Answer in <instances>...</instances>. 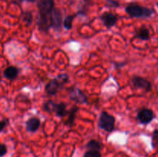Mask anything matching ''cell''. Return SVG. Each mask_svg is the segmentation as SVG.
<instances>
[{
    "label": "cell",
    "instance_id": "cell-1",
    "mask_svg": "<svg viewBox=\"0 0 158 157\" xmlns=\"http://www.w3.org/2000/svg\"><path fill=\"white\" fill-rule=\"evenodd\" d=\"M37 8L39 10V18L37 26L40 32L48 33L49 29L52 28L51 18L55 9L54 0H38Z\"/></svg>",
    "mask_w": 158,
    "mask_h": 157
},
{
    "label": "cell",
    "instance_id": "cell-2",
    "mask_svg": "<svg viewBox=\"0 0 158 157\" xmlns=\"http://www.w3.org/2000/svg\"><path fill=\"white\" fill-rule=\"evenodd\" d=\"M125 12L131 18H147L154 14V10L148 7L142 6L137 3H131L125 8Z\"/></svg>",
    "mask_w": 158,
    "mask_h": 157
},
{
    "label": "cell",
    "instance_id": "cell-3",
    "mask_svg": "<svg viewBox=\"0 0 158 157\" xmlns=\"http://www.w3.org/2000/svg\"><path fill=\"white\" fill-rule=\"evenodd\" d=\"M115 117L106 111H102L99 116L98 127L107 132H112L115 129Z\"/></svg>",
    "mask_w": 158,
    "mask_h": 157
},
{
    "label": "cell",
    "instance_id": "cell-4",
    "mask_svg": "<svg viewBox=\"0 0 158 157\" xmlns=\"http://www.w3.org/2000/svg\"><path fill=\"white\" fill-rule=\"evenodd\" d=\"M69 96L72 101L77 104H87L88 98L86 94L79 88L71 87L69 91Z\"/></svg>",
    "mask_w": 158,
    "mask_h": 157
},
{
    "label": "cell",
    "instance_id": "cell-5",
    "mask_svg": "<svg viewBox=\"0 0 158 157\" xmlns=\"http://www.w3.org/2000/svg\"><path fill=\"white\" fill-rule=\"evenodd\" d=\"M155 118L154 111L148 108H142L137 114V119L142 125H148L151 123Z\"/></svg>",
    "mask_w": 158,
    "mask_h": 157
},
{
    "label": "cell",
    "instance_id": "cell-6",
    "mask_svg": "<svg viewBox=\"0 0 158 157\" xmlns=\"http://www.w3.org/2000/svg\"><path fill=\"white\" fill-rule=\"evenodd\" d=\"M131 83L135 89H143L146 92H150L152 89V84L147 78L139 75H134L131 78Z\"/></svg>",
    "mask_w": 158,
    "mask_h": 157
},
{
    "label": "cell",
    "instance_id": "cell-7",
    "mask_svg": "<svg viewBox=\"0 0 158 157\" xmlns=\"http://www.w3.org/2000/svg\"><path fill=\"white\" fill-rule=\"evenodd\" d=\"M64 83L60 81L57 77L52 78L49 81V83L46 84L45 87V90L47 95H56L57 92L63 89Z\"/></svg>",
    "mask_w": 158,
    "mask_h": 157
},
{
    "label": "cell",
    "instance_id": "cell-8",
    "mask_svg": "<svg viewBox=\"0 0 158 157\" xmlns=\"http://www.w3.org/2000/svg\"><path fill=\"white\" fill-rule=\"evenodd\" d=\"M100 19H101L103 24L107 29H111L116 26L117 21H118V17L117 15L111 12H105L101 15Z\"/></svg>",
    "mask_w": 158,
    "mask_h": 157
},
{
    "label": "cell",
    "instance_id": "cell-9",
    "mask_svg": "<svg viewBox=\"0 0 158 157\" xmlns=\"http://www.w3.org/2000/svg\"><path fill=\"white\" fill-rule=\"evenodd\" d=\"M63 24V14H62L61 10L58 8H55L52 12V18H51L52 28L55 31H60Z\"/></svg>",
    "mask_w": 158,
    "mask_h": 157
},
{
    "label": "cell",
    "instance_id": "cell-10",
    "mask_svg": "<svg viewBox=\"0 0 158 157\" xmlns=\"http://www.w3.org/2000/svg\"><path fill=\"white\" fill-rule=\"evenodd\" d=\"M40 125H41V121L40 119L37 117H32L26 122V129L29 132L34 133L38 130L39 128L40 127Z\"/></svg>",
    "mask_w": 158,
    "mask_h": 157
},
{
    "label": "cell",
    "instance_id": "cell-11",
    "mask_svg": "<svg viewBox=\"0 0 158 157\" xmlns=\"http://www.w3.org/2000/svg\"><path fill=\"white\" fill-rule=\"evenodd\" d=\"M79 107L77 106H73L70 108L69 110H68V114H67V119H66V121L65 123V125L67 126L69 128H72L73 126L75 125V120L76 117H77V113L79 111Z\"/></svg>",
    "mask_w": 158,
    "mask_h": 157
},
{
    "label": "cell",
    "instance_id": "cell-12",
    "mask_svg": "<svg viewBox=\"0 0 158 157\" xmlns=\"http://www.w3.org/2000/svg\"><path fill=\"white\" fill-rule=\"evenodd\" d=\"M52 113H55L57 117H65L67 115L68 110L66 109V105L65 103H54Z\"/></svg>",
    "mask_w": 158,
    "mask_h": 157
},
{
    "label": "cell",
    "instance_id": "cell-13",
    "mask_svg": "<svg viewBox=\"0 0 158 157\" xmlns=\"http://www.w3.org/2000/svg\"><path fill=\"white\" fill-rule=\"evenodd\" d=\"M134 38L141 40V41H148L151 38L150 30L146 26H141L140 29L136 31Z\"/></svg>",
    "mask_w": 158,
    "mask_h": 157
},
{
    "label": "cell",
    "instance_id": "cell-14",
    "mask_svg": "<svg viewBox=\"0 0 158 157\" xmlns=\"http://www.w3.org/2000/svg\"><path fill=\"white\" fill-rule=\"evenodd\" d=\"M19 74V69L13 66H9L6 68L3 72V75L6 78L9 80H14L17 78V76Z\"/></svg>",
    "mask_w": 158,
    "mask_h": 157
},
{
    "label": "cell",
    "instance_id": "cell-15",
    "mask_svg": "<svg viewBox=\"0 0 158 157\" xmlns=\"http://www.w3.org/2000/svg\"><path fill=\"white\" fill-rule=\"evenodd\" d=\"M85 147L87 150L101 151L103 149V144L101 143V142L97 139H90L86 143Z\"/></svg>",
    "mask_w": 158,
    "mask_h": 157
},
{
    "label": "cell",
    "instance_id": "cell-16",
    "mask_svg": "<svg viewBox=\"0 0 158 157\" xmlns=\"http://www.w3.org/2000/svg\"><path fill=\"white\" fill-rule=\"evenodd\" d=\"M21 20L26 26H31V24L33 22V15H32V12L26 11V12H23L21 15Z\"/></svg>",
    "mask_w": 158,
    "mask_h": 157
},
{
    "label": "cell",
    "instance_id": "cell-17",
    "mask_svg": "<svg viewBox=\"0 0 158 157\" xmlns=\"http://www.w3.org/2000/svg\"><path fill=\"white\" fill-rule=\"evenodd\" d=\"M77 15H69L65 18L64 21H63V27L66 29V30H70L73 28V21L75 18V17Z\"/></svg>",
    "mask_w": 158,
    "mask_h": 157
},
{
    "label": "cell",
    "instance_id": "cell-18",
    "mask_svg": "<svg viewBox=\"0 0 158 157\" xmlns=\"http://www.w3.org/2000/svg\"><path fill=\"white\" fill-rule=\"evenodd\" d=\"M151 144L154 149H158V129H155L152 133Z\"/></svg>",
    "mask_w": 158,
    "mask_h": 157
},
{
    "label": "cell",
    "instance_id": "cell-19",
    "mask_svg": "<svg viewBox=\"0 0 158 157\" xmlns=\"http://www.w3.org/2000/svg\"><path fill=\"white\" fill-rule=\"evenodd\" d=\"M83 157H102L100 151L87 150L85 152Z\"/></svg>",
    "mask_w": 158,
    "mask_h": 157
},
{
    "label": "cell",
    "instance_id": "cell-20",
    "mask_svg": "<svg viewBox=\"0 0 158 157\" xmlns=\"http://www.w3.org/2000/svg\"><path fill=\"white\" fill-rule=\"evenodd\" d=\"M106 6L109 8H117L120 6V3L116 0H106Z\"/></svg>",
    "mask_w": 158,
    "mask_h": 157
},
{
    "label": "cell",
    "instance_id": "cell-21",
    "mask_svg": "<svg viewBox=\"0 0 158 157\" xmlns=\"http://www.w3.org/2000/svg\"><path fill=\"white\" fill-rule=\"evenodd\" d=\"M7 153V147L5 144L0 143V157H3Z\"/></svg>",
    "mask_w": 158,
    "mask_h": 157
},
{
    "label": "cell",
    "instance_id": "cell-22",
    "mask_svg": "<svg viewBox=\"0 0 158 157\" xmlns=\"http://www.w3.org/2000/svg\"><path fill=\"white\" fill-rule=\"evenodd\" d=\"M8 124V120H0V132L4 130Z\"/></svg>",
    "mask_w": 158,
    "mask_h": 157
},
{
    "label": "cell",
    "instance_id": "cell-23",
    "mask_svg": "<svg viewBox=\"0 0 158 157\" xmlns=\"http://www.w3.org/2000/svg\"><path fill=\"white\" fill-rule=\"evenodd\" d=\"M11 1H12L13 3H15V4L20 5L23 1H24V0H11Z\"/></svg>",
    "mask_w": 158,
    "mask_h": 157
},
{
    "label": "cell",
    "instance_id": "cell-24",
    "mask_svg": "<svg viewBox=\"0 0 158 157\" xmlns=\"http://www.w3.org/2000/svg\"><path fill=\"white\" fill-rule=\"evenodd\" d=\"M26 1L29 2H32V3H33V2H36L37 0H26Z\"/></svg>",
    "mask_w": 158,
    "mask_h": 157
},
{
    "label": "cell",
    "instance_id": "cell-25",
    "mask_svg": "<svg viewBox=\"0 0 158 157\" xmlns=\"http://www.w3.org/2000/svg\"><path fill=\"white\" fill-rule=\"evenodd\" d=\"M1 80H2V79H1V76H0V82H1Z\"/></svg>",
    "mask_w": 158,
    "mask_h": 157
},
{
    "label": "cell",
    "instance_id": "cell-26",
    "mask_svg": "<svg viewBox=\"0 0 158 157\" xmlns=\"http://www.w3.org/2000/svg\"><path fill=\"white\" fill-rule=\"evenodd\" d=\"M157 8H158V2L157 3Z\"/></svg>",
    "mask_w": 158,
    "mask_h": 157
}]
</instances>
